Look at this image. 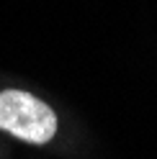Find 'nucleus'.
<instances>
[{
    "label": "nucleus",
    "instance_id": "f257e3e1",
    "mask_svg": "<svg viewBox=\"0 0 157 159\" xmlns=\"http://www.w3.org/2000/svg\"><path fill=\"white\" fill-rule=\"evenodd\" d=\"M0 128L28 144H46L57 131V116L46 103L21 90L0 93Z\"/></svg>",
    "mask_w": 157,
    "mask_h": 159
}]
</instances>
